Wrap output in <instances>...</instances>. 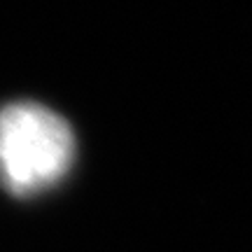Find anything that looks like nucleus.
Segmentation results:
<instances>
[{
	"mask_svg": "<svg viewBox=\"0 0 252 252\" xmlns=\"http://www.w3.org/2000/svg\"><path fill=\"white\" fill-rule=\"evenodd\" d=\"M75 159L70 124L40 103L0 108V185L35 196L65 178Z\"/></svg>",
	"mask_w": 252,
	"mask_h": 252,
	"instance_id": "obj_1",
	"label": "nucleus"
}]
</instances>
